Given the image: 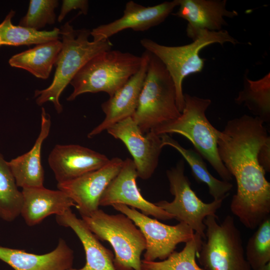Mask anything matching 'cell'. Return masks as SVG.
<instances>
[{
  "mask_svg": "<svg viewBox=\"0 0 270 270\" xmlns=\"http://www.w3.org/2000/svg\"><path fill=\"white\" fill-rule=\"evenodd\" d=\"M264 121L244 114L228 120L218 140L219 157L236 180L230 208L247 228H256L270 217V184L258 154L270 137Z\"/></svg>",
  "mask_w": 270,
  "mask_h": 270,
  "instance_id": "6da1fadb",
  "label": "cell"
},
{
  "mask_svg": "<svg viewBox=\"0 0 270 270\" xmlns=\"http://www.w3.org/2000/svg\"><path fill=\"white\" fill-rule=\"evenodd\" d=\"M60 31L62 48L54 64L56 70L52 82L47 88L34 92L38 105L50 102L58 114L63 110L60 96L76 74L91 58L112 50L113 46L108 39L90 41V30H75L68 22L61 26Z\"/></svg>",
  "mask_w": 270,
  "mask_h": 270,
  "instance_id": "7a4b0ae2",
  "label": "cell"
},
{
  "mask_svg": "<svg viewBox=\"0 0 270 270\" xmlns=\"http://www.w3.org/2000/svg\"><path fill=\"white\" fill-rule=\"evenodd\" d=\"M184 106L175 120L152 130L156 134H178L189 140L196 151L206 159L222 180L229 182L232 176L220 160L218 140L220 131L207 118L206 112L212 103L209 98L184 94Z\"/></svg>",
  "mask_w": 270,
  "mask_h": 270,
  "instance_id": "3957f363",
  "label": "cell"
},
{
  "mask_svg": "<svg viewBox=\"0 0 270 270\" xmlns=\"http://www.w3.org/2000/svg\"><path fill=\"white\" fill-rule=\"evenodd\" d=\"M180 114L170 75L163 63L150 53L137 108L132 118L146 133L176 119Z\"/></svg>",
  "mask_w": 270,
  "mask_h": 270,
  "instance_id": "277c9868",
  "label": "cell"
},
{
  "mask_svg": "<svg viewBox=\"0 0 270 270\" xmlns=\"http://www.w3.org/2000/svg\"><path fill=\"white\" fill-rule=\"evenodd\" d=\"M140 44L146 50L156 56L164 65L174 84L178 108L181 113L184 106L182 84L188 76L200 72L206 60L200 56V51L213 44L239 42L226 30L212 32L200 31L198 38L192 43L180 46H166L146 38L140 40Z\"/></svg>",
  "mask_w": 270,
  "mask_h": 270,
  "instance_id": "5b68a950",
  "label": "cell"
},
{
  "mask_svg": "<svg viewBox=\"0 0 270 270\" xmlns=\"http://www.w3.org/2000/svg\"><path fill=\"white\" fill-rule=\"evenodd\" d=\"M142 56L119 50L103 52L88 60L70 82L73 91L68 101L86 93L104 92L112 96L140 69Z\"/></svg>",
  "mask_w": 270,
  "mask_h": 270,
  "instance_id": "8992f818",
  "label": "cell"
},
{
  "mask_svg": "<svg viewBox=\"0 0 270 270\" xmlns=\"http://www.w3.org/2000/svg\"><path fill=\"white\" fill-rule=\"evenodd\" d=\"M82 218L98 239L112 246L116 270H142L140 257L146 248V240L128 217L123 214H110L98 209Z\"/></svg>",
  "mask_w": 270,
  "mask_h": 270,
  "instance_id": "52a82bcc",
  "label": "cell"
},
{
  "mask_svg": "<svg viewBox=\"0 0 270 270\" xmlns=\"http://www.w3.org/2000/svg\"><path fill=\"white\" fill-rule=\"evenodd\" d=\"M204 224L206 238L196 255L204 270H252L232 216L228 215L218 223L216 214L210 215Z\"/></svg>",
  "mask_w": 270,
  "mask_h": 270,
  "instance_id": "ba28073f",
  "label": "cell"
},
{
  "mask_svg": "<svg viewBox=\"0 0 270 270\" xmlns=\"http://www.w3.org/2000/svg\"><path fill=\"white\" fill-rule=\"evenodd\" d=\"M166 174L170 191L174 196V199L171 202L160 200L155 204L180 222L188 224L204 240L206 226L204 220L208 216L216 214L224 200H214L210 203L203 202L191 188L190 182L184 174L183 160L168 170Z\"/></svg>",
  "mask_w": 270,
  "mask_h": 270,
  "instance_id": "9c48e42d",
  "label": "cell"
},
{
  "mask_svg": "<svg viewBox=\"0 0 270 270\" xmlns=\"http://www.w3.org/2000/svg\"><path fill=\"white\" fill-rule=\"evenodd\" d=\"M112 206L128 217L142 234L146 242L144 260H164L174 251L178 244L188 242L194 235V232L184 222L167 225L126 205L116 204Z\"/></svg>",
  "mask_w": 270,
  "mask_h": 270,
  "instance_id": "30bf717a",
  "label": "cell"
},
{
  "mask_svg": "<svg viewBox=\"0 0 270 270\" xmlns=\"http://www.w3.org/2000/svg\"><path fill=\"white\" fill-rule=\"evenodd\" d=\"M107 132L125 144L133 158L138 176L150 178L158 166L164 147L160 136L153 130L142 132L132 117L116 123Z\"/></svg>",
  "mask_w": 270,
  "mask_h": 270,
  "instance_id": "8fae6325",
  "label": "cell"
},
{
  "mask_svg": "<svg viewBox=\"0 0 270 270\" xmlns=\"http://www.w3.org/2000/svg\"><path fill=\"white\" fill-rule=\"evenodd\" d=\"M123 162L120 158H114L97 170L58 183V188L72 200L81 216H89L99 209L103 193L120 172Z\"/></svg>",
  "mask_w": 270,
  "mask_h": 270,
  "instance_id": "7c38bea8",
  "label": "cell"
},
{
  "mask_svg": "<svg viewBox=\"0 0 270 270\" xmlns=\"http://www.w3.org/2000/svg\"><path fill=\"white\" fill-rule=\"evenodd\" d=\"M138 174L132 160L126 158L115 178L103 193L100 206L120 204L140 210L146 216H152L162 220L174 218L155 204L146 200L142 195L136 184Z\"/></svg>",
  "mask_w": 270,
  "mask_h": 270,
  "instance_id": "4fadbf2b",
  "label": "cell"
},
{
  "mask_svg": "<svg viewBox=\"0 0 270 270\" xmlns=\"http://www.w3.org/2000/svg\"><path fill=\"white\" fill-rule=\"evenodd\" d=\"M141 56L142 63L138 70L107 100L102 103L101 108L105 114L104 118L88 134V138L96 136L134 114L146 76L150 52L146 50Z\"/></svg>",
  "mask_w": 270,
  "mask_h": 270,
  "instance_id": "5bb4252c",
  "label": "cell"
},
{
  "mask_svg": "<svg viewBox=\"0 0 270 270\" xmlns=\"http://www.w3.org/2000/svg\"><path fill=\"white\" fill-rule=\"evenodd\" d=\"M178 6V0L164 2L150 6L130 0L126 3L122 17L94 28L90 32V35L93 40L97 41L108 39L126 29L137 32L147 30L164 22Z\"/></svg>",
  "mask_w": 270,
  "mask_h": 270,
  "instance_id": "9a60e30c",
  "label": "cell"
},
{
  "mask_svg": "<svg viewBox=\"0 0 270 270\" xmlns=\"http://www.w3.org/2000/svg\"><path fill=\"white\" fill-rule=\"evenodd\" d=\"M106 156L78 144H56L48 163L58 184L66 182L97 170L108 162Z\"/></svg>",
  "mask_w": 270,
  "mask_h": 270,
  "instance_id": "2e32d148",
  "label": "cell"
},
{
  "mask_svg": "<svg viewBox=\"0 0 270 270\" xmlns=\"http://www.w3.org/2000/svg\"><path fill=\"white\" fill-rule=\"evenodd\" d=\"M178 10L174 16L188 22L187 36L194 40L202 30L217 32L227 23L224 18H233L236 11L226 8V0H178Z\"/></svg>",
  "mask_w": 270,
  "mask_h": 270,
  "instance_id": "e0dca14e",
  "label": "cell"
},
{
  "mask_svg": "<svg viewBox=\"0 0 270 270\" xmlns=\"http://www.w3.org/2000/svg\"><path fill=\"white\" fill-rule=\"evenodd\" d=\"M74 260L73 250L62 238L54 250L43 254L0 246V260L14 270H68Z\"/></svg>",
  "mask_w": 270,
  "mask_h": 270,
  "instance_id": "ac0fdd59",
  "label": "cell"
},
{
  "mask_svg": "<svg viewBox=\"0 0 270 270\" xmlns=\"http://www.w3.org/2000/svg\"><path fill=\"white\" fill-rule=\"evenodd\" d=\"M23 202L20 215L28 226L40 224L52 214L61 215L75 206L72 200L64 192L44 186L22 188Z\"/></svg>",
  "mask_w": 270,
  "mask_h": 270,
  "instance_id": "d6986e66",
  "label": "cell"
},
{
  "mask_svg": "<svg viewBox=\"0 0 270 270\" xmlns=\"http://www.w3.org/2000/svg\"><path fill=\"white\" fill-rule=\"evenodd\" d=\"M51 126L50 116L42 108L40 130L32 148L26 153L8 162L18 187L44 186V171L41 163V150Z\"/></svg>",
  "mask_w": 270,
  "mask_h": 270,
  "instance_id": "ffe728a7",
  "label": "cell"
},
{
  "mask_svg": "<svg viewBox=\"0 0 270 270\" xmlns=\"http://www.w3.org/2000/svg\"><path fill=\"white\" fill-rule=\"evenodd\" d=\"M56 220L58 224L70 228L74 232L82 242L86 254L84 266L68 270H116L112 252L100 242L82 220L78 218L71 208L61 215L56 216Z\"/></svg>",
  "mask_w": 270,
  "mask_h": 270,
  "instance_id": "44dd1931",
  "label": "cell"
},
{
  "mask_svg": "<svg viewBox=\"0 0 270 270\" xmlns=\"http://www.w3.org/2000/svg\"><path fill=\"white\" fill-rule=\"evenodd\" d=\"M62 48L59 40L37 44L14 55L8 61L12 67L25 70L36 77L47 79Z\"/></svg>",
  "mask_w": 270,
  "mask_h": 270,
  "instance_id": "7402d4cb",
  "label": "cell"
},
{
  "mask_svg": "<svg viewBox=\"0 0 270 270\" xmlns=\"http://www.w3.org/2000/svg\"><path fill=\"white\" fill-rule=\"evenodd\" d=\"M160 136L162 146H168L176 150L190 166L192 174L196 181L207 185L209 194L214 200H224L228 195L233 187L232 184L214 178L208 171L202 157L196 151L184 148L168 134Z\"/></svg>",
  "mask_w": 270,
  "mask_h": 270,
  "instance_id": "603a6c76",
  "label": "cell"
},
{
  "mask_svg": "<svg viewBox=\"0 0 270 270\" xmlns=\"http://www.w3.org/2000/svg\"><path fill=\"white\" fill-rule=\"evenodd\" d=\"M14 15L15 12L10 10L0 24V47L37 45L60 38V29L56 28L48 31L36 30L12 24V19Z\"/></svg>",
  "mask_w": 270,
  "mask_h": 270,
  "instance_id": "cb8c5ba5",
  "label": "cell"
},
{
  "mask_svg": "<svg viewBox=\"0 0 270 270\" xmlns=\"http://www.w3.org/2000/svg\"><path fill=\"white\" fill-rule=\"evenodd\" d=\"M238 104H244L255 116L268 122L270 120V74L254 80L244 78L243 89L235 98Z\"/></svg>",
  "mask_w": 270,
  "mask_h": 270,
  "instance_id": "d4e9b609",
  "label": "cell"
},
{
  "mask_svg": "<svg viewBox=\"0 0 270 270\" xmlns=\"http://www.w3.org/2000/svg\"><path fill=\"white\" fill-rule=\"evenodd\" d=\"M8 165L0 152V218L10 222L20 215L23 202L22 191Z\"/></svg>",
  "mask_w": 270,
  "mask_h": 270,
  "instance_id": "484cf974",
  "label": "cell"
},
{
  "mask_svg": "<svg viewBox=\"0 0 270 270\" xmlns=\"http://www.w3.org/2000/svg\"><path fill=\"white\" fill-rule=\"evenodd\" d=\"M202 238L197 233L180 252L174 251L166 259L160 261L142 260V270H204L196 258L200 248Z\"/></svg>",
  "mask_w": 270,
  "mask_h": 270,
  "instance_id": "4316f807",
  "label": "cell"
},
{
  "mask_svg": "<svg viewBox=\"0 0 270 270\" xmlns=\"http://www.w3.org/2000/svg\"><path fill=\"white\" fill-rule=\"evenodd\" d=\"M256 228L248 242L245 252L252 270L270 262V218L264 220Z\"/></svg>",
  "mask_w": 270,
  "mask_h": 270,
  "instance_id": "83f0119b",
  "label": "cell"
},
{
  "mask_svg": "<svg viewBox=\"0 0 270 270\" xmlns=\"http://www.w3.org/2000/svg\"><path fill=\"white\" fill-rule=\"evenodd\" d=\"M58 5L57 0H30L26 14L22 18L19 26L36 30L46 24L55 23V9Z\"/></svg>",
  "mask_w": 270,
  "mask_h": 270,
  "instance_id": "f1b7e54d",
  "label": "cell"
},
{
  "mask_svg": "<svg viewBox=\"0 0 270 270\" xmlns=\"http://www.w3.org/2000/svg\"><path fill=\"white\" fill-rule=\"evenodd\" d=\"M72 10H80V13L84 15L88 14V2L86 0H63L58 21L60 22L66 15Z\"/></svg>",
  "mask_w": 270,
  "mask_h": 270,
  "instance_id": "f546056e",
  "label": "cell"
},
{
  "mask_svg": "<svg viewBox=\"0 0 270 270\" xmlns=\"http://www.w3.org/2000/svg\"><path fill=\"white\" fill-rule=\"evenodd\" d=\"M258 160L266 172L270 171V138L262 146L258 154Z\"/></svg>",
  "mask_w": 270,
  "mask_h": 270,
  "instance_id": "4dcf8cb0",
  "label": "cell"
},
{
  "mask_svg": "<svg viewBox=\"0 0 270 270\" xmlns=\"http://www.w3.org/2000/svg\"><path fill=\"white\" fill-rule=\"evenodd\" d=\"M255 270H270V262Z\"/></svg>",
  "mask_w": 270,
  "mask_h": 270,
  "instance_id": "1f68e13d",
  "label": "cell"
}]
</instances>
